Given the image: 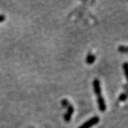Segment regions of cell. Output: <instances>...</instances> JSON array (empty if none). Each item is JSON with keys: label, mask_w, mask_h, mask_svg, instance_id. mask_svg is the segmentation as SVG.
I'll return each instance as SVG.
<instances>
[{"label": "cell", "mask_w": 128, "mask_h": 128, "mask_svg": "<svg viewBox=\"0 0 128 128\" xmlns=\"http://www.w3.org/2000/svg\"><path fill=\"white\" fill-rule=\"evenodd\" d=\"M96 60V56L92 54H89L87 56V58H86V62L88 64H93V62L95 61Z\"/></svg>", "instance_id": "4"}, {"label": "cell", "mask_w": 128, "mask_h": 128, "mask_svg": "<svg viewBox=\"0 0 128 128\" xmlns=\"http://www.w3.org/2000/svg\"><path fill=\"white\" fill-rule=\"evenodd\" d=\"M126 98H127V96H125L124 94H122V95H121L120 97L119 98V100L121 101H124L126 100Z\"/></svg>", "instance_id": "7"}, {"label": "cell", "mask_w": 128, "mask_h": 128, "mask_svg": "<svg viewBox=\"0 0 128 128\" xmlns=\"http://www.w3.org/2000/svg\"><path fill=\"white\" fill-rule=\"evenodd\" d=\"M69 104H70V102L66 99H64L63 100H61V105H63L64 107H66L67 108Z\"/></svg>", "instance_id": "6"}, {"label": "cell", "mask_w": 128, "mask_h": 128, "mask_svg": "<svg viewBox=\"0 0 128 128\" xmlns=\"http://www.w3.org/2000/svg\"><path fill=\"white\" fill-rule=\"evenodd\" d=\"M67 109H68V111H67V112L64 115V120L66 122H68L69 121H70V120L71 118V116H72V114H73V112H74V108H73V107L72 105H70V104H69L68 105V107H67Z\"/></svg>", "instance_id": "3"}, {"label": "cell", "mask_w": 128, "mask_h": 128, "mask_svg": "<svg viewBox=\"0 0 128 128\" xmlns=\"http://www.w3.org/2000/svg\"><path fill=\"white\" fill-rule=\"evenodd\" d=\"M99 122V118L98 117H94L91 119H90L88 121L86 122L85 123H83L78 128H90L93 125H95L96 124L98 123Z\"/></svg>", "instance_id": "1"}, {"label": "cell", "mask_w": 128, "mask_h": 128, "mask_svg": "<svg viewBox=\"0 0 128 128\" xmlns=\"http://www.w3.org/2000/svg\"><path fill=\"white\" fill-rule=\"evenodd\" d=\"M5 16L4 15H3V14H0V23L1 22H4L5 20Z\"/></svg>", "instance_id": "8"}, {"label": "cell", "mask_w": 128, "mask_h": 128, "mask_svg": "<svg viewBox=\"0 0 128 128\" xmlns=\"http://www.w3.org/2000/svg\"><path fill=\"white\" fill-rule=\"evenodd\" d=\"M123 69H124V75H125V76H126V78H127V79H128V63H126V64H124Z\"/></svg>", "instance_id": "5"}, {"label": "cell", "mask_w": 128, "mask_h": 128, "mask_svg": "<svg viewBox=\"0 0 128 128\" xmlns=\"http://www.w3.org/2000/svg\"><path fill=\"white\" fill-rule=\"evenodd\" d=\"M93 89H94V92L97 96V98H99L102 97L101 95V87L100 81L98 79H95L93 81Z\"/></svg>", "instance_id": "2"}]
</instances>
